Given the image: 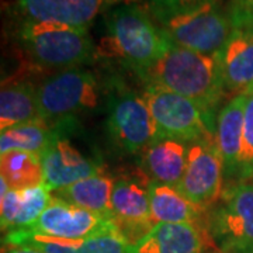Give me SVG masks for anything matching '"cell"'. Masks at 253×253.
<instances>
[{
	"mask_svg": "<svg viewBox=\"0 0 253 253\" xmlns=\"http://www.w3.org/2000/svg\"><path fill=\"white\" fill-rule=\"evenodd\" d=\"M107 33L96 46V56L116 59L139 72L154 63L172 45L162 27L138 4H121L109 10Z\"/></svg>",
	"mask_w": 253,
	"mask_h": 253,
	"instance_id": "2",
	"label": "cell"
},
{
	"mask_svg": "<svg viewBox=\"0 0 253 253\" xmlns=\"http://www.w3.org/2000/svg\"><path fill=\"white\" fill-rule=\"evenodd\" d=\"M207 232L221 253H253V183L222 191L208 212Z\"/></svg>",
	"mask_w": 253,
	"mask_h": 253,
	"instance_id": "7",
	"label": "cell"
},
{
	"mask_svg": "<svg viewBox=\"0 0 253 253\" xmlns=\"http://www.w3.org/2000/svg\"><path fill=\"white\" fill-rule=\"evenodd\" d=\"M251 179H253V89L248 91V101H246V109H245L242 149H241L235 180L238 183H245Z\"/></svg>",
	"mask_w": 253,
	"mask_h": 253,
	"instance_id": "25",
	"label": "cell"
},
{
	"mask_svg": "<svg viewBox=\"0 0 253 253\" xmlns=\"http://www.w3.org/2000/svg\"><path fill=\"white\" fill-rule=\"evenodd\" d=\"M206 231L193 222L156 224L134 244V253H203Z\"/></svg>",
	"mask_w": 253,
	"mask_h": 253,
	"instance_id": "16",
	"label": "cell"
},
{
	"mask_svg": "<svg viewBox=\"0 0 253 253\" xmlns=\"http://www.w3.org/2000/svg\"><path fill=\"white\" fill-rule=\"evenodd\" d=\"M51 126H54V136L41 155L46 189L54 193L76 181L103 173L97 152L82 141L76 118L63 120Z\"/></svg>",
	"mask_w": 253,
	"mask_h": 253,
	"instance_id": "4",
	"label": "cell"
},
{
	"mask_svg": "<svg viewBox=\"0 0 253 253\" xmlns=\"http://www.w3.org/2000/svg\"><path fill=\"white\" fill-rule=\"evenodd\" d=\"M54 136V126L42 120L13 126L0 134V154L26 151L42 155Z\"/></svg>",
	"mask_w": 253,
	"mask_h": 253,
	"instance_id": "24",
	"label": "cell"
},
{
	"mask_svg": "<svg viewBox=\"0 0 253 253\" xmlns=\"http://www.w3.org/2000/svg\"><path fill=\"white\" fill-rule=\"evenodd\" d=\"M14 37L30 62L55 72L81 68L96 58L89 30L24 21L17 23Z\"/></svg>",
	"mask_w": 253,
	"mask_h": 253,
	"instance_id": "3",
	"label": "cell"
},
{
	"mask_svg": "<svg viewBox=\"0 0 253 253\" xmlns=\"http://www.w3.org/2000/svg\"><path fill=\"white\" fill-rule=\"evenodd\" d=\"M101 96V83L90 71L73 68L54 72L37 87L40 117L48 124L76 118L97 109Z\"/></svg>",
	"mask_w": 253,
	"mask_h": 253,
	"instance_id": "5",
	"label": "cell"
},
{
	"mask_svg": "<svg viewBox=\"0 0 253 253\" xmlns=\"http://www.w3.org/2000/svg\"><path fill=\"white\" fill-rule=\"evenodd\" d=\"M16 232L21 235H38L58 241H83L120 232V229L113 219L72 206L52 196L49 206L36 222L27 229Z\"/></svg>",
	"mask_w": 253,
	"mask_h": 253,
	"instance_id": "10",
	"label": "cell"
},
{
	"mask_svg": "<svg viewBox=\"0 0 253 253\" xmlns=\"http://www.w3.org/2000/svg\"><path fill=\"white\" fill-rule=\"evenodd\" d=\"M3 245H31L45 253H134V244L120 232L83 241H58L44 236L10 232L3 236Z\"/></svg>",
	"mask_w": 253,
	"mask_h": 253,
	"instance_id": "18",
	"label": "cell"
},
{
	"mask_svg": "<svg viewBox=\"0 0 253 253\" xmlns=\"http://www.w3.org/2000/svg\"><path fill=\"white\" fill-rule=\"evenodd\" d=\"M0 197L1 229L9 234L33 225L49 206L52 193L42 184L26 190H9Z\"/></svg>",
	"mask_w": 253,
	"mask_h": 253,
	"instance_id": "19",
	"label": "cell"
},
{
	"mask_svg": "<svg viewBox=\"0 0 253 253\" xmlns=\"http://www.w3.org/2000/svg\"><path fill=\"white\" fill-rule=\"evenodd\" d=\"M121 1L134 0H14L11 14L17 23H46L89 30L94 18Z\"/></svg>",
	"mask_w": 253,
	"mask_h": 253,
	"instance_id": "12",
	"label": "cell"
},
{
	"mask_svg": "<svg viewBox=\"0 0 253 253\" xmlns=\"http://www.w3.org/2000/svg\"><path fill=\"white\" fill-rule=\"evenodd\" d=\"M149 183L144 172L141 176L121 177L114 183L111 196L114 222L131 244H136L154 228L149 210Z\"/></svg>",
	"mask_w": 253,
	"mask_h": 253,
	"instance_id": "13",
	"label": "cell"
},
{
	"mask_svg": "<svg viewBox=\"0 0 253 253\" xmlns=\"http://www.w3.org/2000/svg\"><path fill=\"white\" fill-rule=\"evenodd\" d=\"M107 131L111 141L126 154H142L161 138L142 94L116 89L109 96Z\"/></svg>",
	"mask_w": 253,
	"mask_h": 253,
	"instance_id": "9",
	"label": "cell"
},
{
	"mask_svg": "<svg viewBox=\"0 0 253 253\" xmlns=\"http://www.w3.org/2000/svg\"><path fill=\"white\" fill-rule=\"evenodd\" d=\"M176 45L201 54H218L234 30L228 11L221 4L173 14L156 21Z\"/></svg>",
	"mask_w": 253,
	"mask_h": 253,
	"instance_id": "8",
	"label": "cell"
},
{
	"mask_svg": "<svg viewBox=\"0 0 253 253\" xmlns=\"http://www.w3.org/2000/svg\"><path fill=\"white\" fill-rule=\"evenodd\" d=\"M136 73L145 83L174 91L215 117L217 107L226 96L219 52L201 54L172 42L154 63Z\"/></svg>",
	"mask_w": 253,
	"mask_h": 253,
	"instance_id": "1",
	"label": "cell"
},
{
	"mask_svg": "<svg viewBox=\"0 0 253 253\" xmlns=\"http://www.w3.org/2000/svg\"><path fill=\"white\" fill-rule=\"evenodd\" d=\"M3 253H45L31 245H6Z\"/></svg>",
	"mask_w": 253,
	"mask_h": 253,
	"instance_id": "28",
	"label": "cell"
},
{
	"mask_svg": "<svg viewBox=\"0 0 253 253\" xmlns=\"http://www.w3.org/2000/svg\"><path fill=\"white\" fill-rule=\"evenodd\" d=\"M149 210L154 226L156 224L184 222L201 224V218L206 212L186 199L176 187L156 181L149 183Z\"/></svg>",
	"mask_w": 253,
	"mask_h": 253,
	"instance_id": "20",
	"label": "cell"
},
{
	"mask_svg": "<svg viewBox=\"0 0 253 253\" xmlns=\"http://www.w3.org/2000/svg\"><path fill=\"white\" fill-rule=\"evenodd\" d=\"M0 179L10 190H26L44 184L42 156L26 151H10L1 154Z\"/></svg>",
	"mask_w": 253,
	"mask_h": 253,
	"instance_id": "23",
	"label": "cell"
},
{
	"mask_svg": "<svg viewBox=\"0 0 253 253\" xmlns=\"http://www.w3.org/2000/svg\"><path fill=\"white\" fill-rule=\"evenodd\" d=\"M224 180V163L215 138L190 144L187 166L176 189L193 204L207 211L221 197Z\"/></svg>",
	"mask_w": 253,
	"mask_h": 253,
	"instance_id": "11",
	"label": "cell"
},
{
	"mask_svg": "<svg viewBox=\"0 0 253 253\" xmlns=\"http://www.w3.org/2000/svg\"><path fill=\"white\" fill-rule=\"evenodd\" d=\"M190 144L161 136L142 151V172L151 181L177 187L189 159Z\"/></svg>",
	"mask_w": 253,
	"mask_h": 253,
	"instance_id": "17",
	"label": "cell"
},
{
	"mask_svg": "<svg viewBox=\"0 0 253 253\" xmlns=\"http://www.w3.org/2000/svg\"><path fill=\"white\" fill-rule=\"evenodd\" d=\"M222 0H148L149 10L156 21L173 14L189 13L206 6L221 4Z\"/></svg>",
	"mask_w": 253,
	"mask_h": 253,
	"instance_id": "26",
	"label": "cell"
},
{
	"mask_svg": "<svg viewBox=\"0 0 253 253\" xmlns=\"http://www.w3.org/2000/svg\"><path fill=\"white\" fill-rule=\"evenodd\" d=\"M41 120L37 103V87L28 82H16L1 87L0 93V129Z\"/></svg>",
	"mask_w": 253,
	"mask_h": 253,
	"instance_id": "22",
	"label": "cell"
},
{
	"mask_svg": "<svg viewBox=\"0 0 253 253\" xmlns=\"http://www.w3.org/2000/svg\"><path fill=\"white\" fill-rule=\"evenodd\" d=\"M142 96L161 136L187 144L215 138L217 117L194 101L152 83H145Z\"/></svg>",
	"mask_w": 253,
	"mask_h": 253,
	"instance_id": "6",
	"label": "cell"
},
{
	"mask_svg": "<svg viewBox=\"0 0 253 253\" xmlns=\"http://www.w3.org/2000/svg\"><path fill=\"white\" fill-rule=\"evenodd\" d=\"M221 75L226 94H244L253 89V21L234 26L219 51Z\"/></svg>",
	"mask_w": 253,
	"mask_h": 253,
	"instance_id": "14",
	"label": "cell"
},
{
	"mask_svg": "<svg viewBox=\"0 0 253 253\" xmlns=\"http://www.w3.org/2000/svg\"><path fill=\"white\" fill-rule=\"evenodd\" d=\"M248 93L232 96L221 107L215 123V144L222 158L225 180H235L242 149Z\"/></svg>",
	"mask_w": 253,
	"mask_h": 253,
	"instance_id": "15",
	"label": "cell"
},
{
	"mask_svg": "<svg viewBox=\"0 0 253 253\" xmlns=\"http://www.w3.org/2000/svg\"><path fill=\"white\" fill-rule=\"evenodd\" d=\"M226 11L232 26L251 23L253 21V0H231Z\"/></svg>",
	"mask_w": 253,
	"mask_h": 253,
	"instance_id": "27",
	"label": "cell"
},
{
	"mask_svg": "<svg viewBox=\"0 0 253 253\" xmlns=\"http://www.w3.org/2000/svg\"><path fill=\"white\" fill-rule=\"evenodd\" d=\"M116 180L104 173H99L81 181H76L68 187L56 190L52 196L63 200L72 206L99 214L101 217L114 221L111 196Z\"/></svg>",
	"mask_w": 253,
	"mask_h": 253,
	"instance_id": "21",
	"label": "cell"
}]
</instances>
